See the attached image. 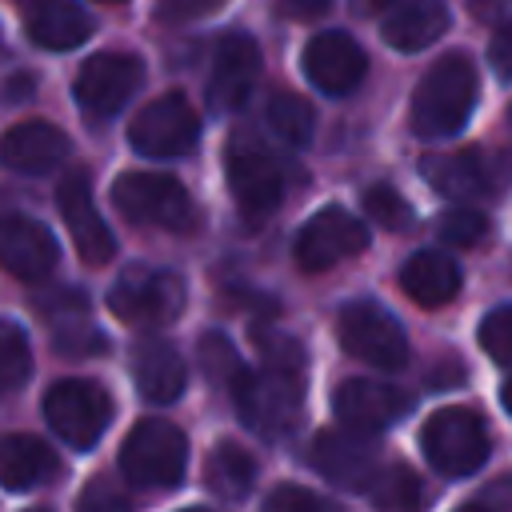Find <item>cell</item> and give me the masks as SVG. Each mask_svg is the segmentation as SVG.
<instances>
[{
    "instance_id": "obj_1",
    "label": "cell",
    "mask_w": 512,
    "mask_h": 512,
    "mask_svg": "<svg viewBox=\"0 0 512 512\" xmlns=\"http://www.w3.org/2000/svg\"><path fill=\"white\" fill-rule=\"evenodd\" d=\"M260 340L268 348V364L260 372L240 368L228 392L236 400L244 428L260 436H284L292 432L304 404V352L296 340H284V336L280 340L260 336Z\"/></svg>"
},
{
    "instance_id": "obj_2",
    "label": "cell",
    "mask_w": 512,
    "mask_h": 512,
    "mask_svg": "<svg viewBox=\"0 0 512 512\" xmlns=\"http://www.w3.org/2000/svg\"><path fill=\"white\" fill-rule=\"evenodd\" d=\"M476 108V68L468 56L448 52L440 56L412 96V132L420 140L456 136Z\"/></svg>"
},
{
    "instance_id": "obj_3",
    "label": "cell",
    "mask_w": 512,
    "mask_h": 512,
    "mask_svg": "<svg viewBox=\"0 0 512 512\" xmlns=\"http://www.w3.org/2000/svg\"><path fill=\"white\" fill-rule=\"evenodd\" d=\"M188 468V440L176 424L148 416L120 444V472L140 488H172Z\"/></svg>"
},
{
    "instance_id": "obj_4",
    "label": "cell",
    "mask_w": 512,
    "mask_h": 512,
    "mask_svg": "<svg viewBox=\"0 0 512 512\" xmlns=\"http://www.w3.org/2000/svg\"><path fill=\"white\" fill-rule=\"evenodd\" d=\"M420 448L428 456V464L444 476H472L488 452V428L472 408H440L424 420L420 428Z\"/></svg>"
},
{
    "instance_id": "obj_5",
    "label": "cell",
    "mask_w": 512,
    "mask_h": 512,
    "mask_svg": "<svg viewBox=\"0 0 512 512\" xmlns=\"http://www.w3.org/2000/svg\"><path fill=\"white\" fill-rule=\"evenodd\" d=\"M108 308L128 324H172L184 312V280L168 268H128L108 288Z\"/></svg>"
},
{
    "instance_id": "obj_6",
    "label": "cell",
    "mask_w": 512,
    "mask_h": 512,
    "mask_svg": "<svg viewBox=\"0 0 512 512\" xmlns=\"http://www.w3.org/2000/svg\"><path fill=\"white\" fill-rule=\"evenodd\" d=\"M44 420L68 448L84 452L104 436V428L112 420V400L96 380L68 376L44 392Z\"/></svg>"
},
{
    "instance_id": "obj_7",
    "label": "cell",
    "mask_w": 512,
    "mask_h": 512,
    "mask_svg": "<svg viewBox=\"0 0 512 512\" xmlns=\"http://www.w3.org/2000/svg\"><path fill=\"white\" fill-rule=\"evenodd\" d=\"M200 140V116L188 104L184 92H164L152 104H144L132 124H128V144L140 156L152 160H172V156H188Z\"/></svg>"
},
{
    "instance_id": "obj_8",
    "label": "cell",
    "mask_w": 512,
    "mask_h": 512,
    "mask_svg": "<svg viewBox=\"0 0 512 512\" xmlns=\"http://www.w3.org/2000/svg\"><path fill=\"white\" fill-rule=\"evenodd\" d=\"M112 204L136 224H152L168 232L192 228V200L184 184L164 172H124L112 184Z\"/></svg>"
},
{
    "instance_id": "obj_9",
    "label": "cell",
    "mask_w": 512,
    "mask_h": 512,
    "mask_svg": "<svg viewBox=\"0 0 512 512\" xmlns=\"http://www.w3.org/2000/svg\"><path fill=\"white\" fill-rule=\"evenodd\" d=\"M336 336L348 356L372 364V368H400L408 360V336L396 324V316L372 300H352L340 308Z\"/></svg>"
},
{
    "instance_id": "obj_10",
    "label": "cell",
    "mask_w": 512,
    "mask_h": 512,
    "mask_svg": "<svg viewBox=\"0 0 512 512\" xmlns=\"http://www.w3.org/2000/svg\"><path fill=\"white\" fill-rule=\"evenodd\" d=\"M144 64L128 52H96L76 72V104L92 120H112L140 88Z\"/></svg>"
},
{
    "instance_id": "obj_11",
    "label": "cell",
    "mask_w": 512,
    "mask_h": 512,
    "mask_svg": "<svg viewBox=\"0 0 512 512\" xmlns=\"http://www.w3.org/2000/svg\"><path fill=\"white\" fill-rule=\"evenodd\" d=\"M228 184H232L240 212L252 220L268 216L284 196L280 164L268 156V148L260 140H248V136H236L228 148Z\"/></svg>"
},
{
    "instance_id": "obj_12",
    "label": "cell",
    "mask_w": 512,
    "mask_h": 512,
    "mask_svg": "<svg viewBox=\"0 0 512 512\" xmlns=\"http://www.w3.org/2000/svg\"><path fill=\"white\" fill-rule=\"evenodd\" d=\"M364 248H368V224H360L344 208H320L296 236V264L304 272H328Z\"/></svg>"
},
{
    "instance_id": "obj_13",
    "label": "cell",
    "mask_w": 512,
    "mask_h": 512,
    "mask_svg": "<svg viewBox=\"0 0 512 512\" xmlns=\"http://www.w3.org/2000/svg\"><path fill=\"white\" fill-rule=\"evenodd\" d=\"M56 208H60V216H64V224H68V236H72V244H76V256H80L84 264H108L112 252H116V240H112L108 224L100 220V212H96V204H92V184H88V176H84L80 168L60 180V188H56Z\"/></svg>"
},
{
    "instance_id": "obj_14",
    "label": "cell",
    "mask_w": 512,
    "mask_h": 512,
    "mask_svg": "<svg viewBox=\"0 0 512 512\" xmlns=\"http://www.w3.org/2000/svg\"><path fill=\"white\" fill-rule=\"evenodd\" d=\"M312 468L320 476H328L332 484L340 488H352V492H368L376 472H380V460H376V448L352 432V428H328L312 440V452H308Z\"/></svg>"
},
{
    "instance_id": "obj_15",
    "label": "cell",
    "mask_w": 512,
    "mask_h": 512,
    "mask_svg": "<svg viewBox=\"0 0 512 512\" xmlns=\"http://www.w3.org/2000/svg\"><path fill=\"white\" fill-rule=\"evenodd\" d=\"M364 72H368V56H364V48L348 32H320L304 48V76L324 96L356 92Z\"/></svg>"
},
{
    "instance_id": "obj_16",
    "label": "cell",
    "mask_w": 512,
    "mask_h": 512,
    "mask_svg": "<svg viewBox=\"0 0 512 512\" xmlns=\"http://www.w3.org/2000/svg\"><path fill=\"white\" fill-rule=\"evenodd\" d=\"M60 260L56 236L32 216H0V268L16 280H44Z\"/></svg>"
},
{
    "instance_id": "obj_17",
    "label": "cell",
    "mask_w": 512,
    "mask_h": 512,
    "mask_svg": "<svg viewBox=\"0 0 512 512\" xmlns=\"http://www.w3.org/2000/svg\"><path fill=\"white\" fill-rule=\"evenodd\" d=\"M260 80V48L252 36L244 32H232L216 44V56H212V76H208V100L212 108L220 112H232L240 108L252 88Z\"/></svg>"
},
{
    "instance_id": "obj_18",
    "label": "cell",
    "mask_w": 512,
    "mask_h": 512,
    "mask_svg": "<svg viewBox=\"0 0 512 512\" xmlns=\"http://www.w3.org/2000/svg\"><path fill=\"white\" fill-rule=\"evenodd\" d=\"M332 408L352 432H380L408 412V396L384 380L352 376L332 392Z\"/></svg>"
},
{
    "instance_id": "obj_19",
    "label": "cell",
    "mask_w": 512,
    "mask_h": 512,
    "mask_svg": "<svg viewBox=\"0 0 512 512\" xmlns=\"http://www.w3.org/2000/svg\"><path fill=\"white\" fill-rule=\"evenodd\" d=\"M132 380H136V388H140L144 400L172 404V400L184 396L188 368H184V356L176 352L172 340L144 336V340L132 344Z\"/></svg>"
},
{
    "instance_id": "obj_20",
    "label": "cell",
    "mask_w": 512,
    "mask_h": 512,
    "mask_svg": "<svg viewBox=\"0 0 512 512\" xmlns=\"http://www.w3.org/2000/svg\"><path fill=\"white\" fill-rule=\"evenodd\" d=\"M68 136L48 120L12 124L0 136V164L12 172H48L68 156Z\"/></svg>"
},
{
    "instance_id": "obj_21",
    "label": "cell",
    "mask_w": 512,
    "mask_h": 512,
    "mask_svg": "<svg viewBox=\"0 0 512 512\" xmlns=\"http://www.w3.org/2000/svg\"><path fill=\"white\" fill-rule=\"evenodd\" d=\"M444 28H448L444 0H396L384 12L380 36L396 52H420V48L436 44L444 36Z\"/></svg>"
},
{
    "instance_id": "obj_22",
    "label": "cell",
    "mask_w": 512,
    "mask_h": 512,
    "mask_svg": "<svg viewBox=\"0 0 512 512\" xmlns=\"http://www.w3.org/2000/svg\"><path fill=\"white\" fill-rule=\"evenodd\" d=\"M52 476H56V452L44 440H36L28 432L0 436V484L8 492L40 488Z\"/></svg>"
},
{
    "instance_id": "obj_23",
    "label": "cell",
    "mask_w": 512,
    "mask_h": 512,
    "mask_svg": "<svg viewBox=\"0 0 512 512\" xmlns=\"http://www.w3.org/2000/svg\"><path fill=\"white\" fill-rule=\"evenodd\" d=\"M400 288H404L416 304L440 308V304H448V300L460 292V268H456L452 256L432 252V248H420V252H412V256L404 260V268H400Z\"/></svg>"
},
{
    "instance_id": "obj_24",
    "label": "cell",
    "mask_w": 512,
    "mask_h": 512,
    "mask_svg": "<svg viewBox=\"0 0 512 512\" xmlns=\"http://www.w3.org/2000/svg\"><path fill=\"white\" fill-rule=\"evenodd\" d=\"M24 32L32 44H40L48 52H68L92 36V20L72 0H40V4H32Z\"/></svg>"
},
{
    "instance_id": "obj_25",
    "label": "cell",
    "mask_w": 512,
    "mask_h": 512,
    "mask_svg": "<svg viewBox=\"0 0 512 512\" xmlns=\"http://www.w3.org/2000/svg\"><path fill=\"white\" fill-rule=\"evenodd\" d=\"M424 180L452 196V200H468V196H480L488 192V168H484V156L476 148H460V152H444V156H428L424 160Z\"/></svg>"
},
{
    "instance_id": "obj_26",
    "label": "cell",
    "mask_w": 512,
    "mask_h": 512,
    "mask_svg": "<svg viewBox=\"0 0 512 512\" xmlns=\"http://www.w3.org/2000/svg\"><path fill=\"white\" fill-rule=\"evenodd\" d=\"M204 480L224 500H244L256 484V460L240 444H216L204 460Z\"/></svg>"
},
{
    "instance_id": "obj_27",
    "label": "cell",
    "mask_w": 512,
    "mask_h": 512,
    "mask_svg": "<svg viewBox=\"0 0 512 512\" xmlns=\"http://www.w3.org/2000/svg\"><path fill=\"white\" fill-rule=\"evenodd\" d=\"M372 504L380 512H420V480L404 464H388L372 480Z\"/></svg>"
},
{
    "instance_id": "obj_28",
    "label": "cell",
    "mask_w": 512,
    "mask_h": 512,
    "mask_svg": "<svg viewBox=\"0 0 512 512\" xmlns=\"http://www.w3.org/2000/svg\"><path fill=\"white\" fill-rule=\"evenodd\" d=\"M268 124H272V132L284 140V144H292V148H300V144H308L312 140V108H308V100L304 96H296V92H276L272 100H268Z\"/></svg>"
},
{
    "instance_id": "obj_29",
    "label": "cell",
    "mask_w": 512,
    "mask_h": 512,
    "mask_svg": "<svg viewBox=\"0 0 512 512\" xmlns=\"http://www.w3.org/2000/svg\"><path fill=\"white\" fill-rule=\"evenodd\" d=\"M32 372V348L16 320H0V396H12Z\"/></svg>"
},
{
    "instance_id": "obj_30",
    "label": "cell",
    "mask_w": 512,
    "mask_h": 512,
    "mask_svg": "<svg viewBox=\"0 0 512 512\" xmlns=\"http://www.w3.org/2000/svg\"><path fill=\"white\" fill-rule=\"evenodd\" d=\"M364 212H368L380 228H388V232L412 228V208H408V200H404L396 188H388V184H372V188L364 192Z\"/></svg>"
},
{
    "instance_id": "obj_31",
    "label": "cell",
    "mask_w": 512,
    "mask_h": 512,
    "mask_svg": "<svg viewBox=\"0 0 512 512\" xmlns=\"http://www.w3.org/2000/svg\"><path fill=\"white\" fill-rule=\"evenodd\" d=\"M200 364H204V376L216 384V388H232V380L240 376V356H236V348L224 340V336H204L200 340Z\"/></svg>"
},
{
    "instance_id": "obj_32",
    "label": "cell",
    "mask_w": 512,
    "mask_h": 512,
    "mask_svg": "<svg viewBox=\"0 0 512 512\" xmlns=\"http://www.w3.org/2000/svg\"><path fill=\"white\" fill-rule=\"evenodd\" d=\"M436 232H440V240H448L456 248H472L488 236V220L476 208H452L436 220Z\"/></svg>"
},
{
    "instance_id": "obj_33",
    "label": "cell",
    "mask_w": 512,
    "mask_h": 512,
    "mask_svg": "<svg viewBox=\"0 0 512 512\" xmlns=\"http://www.w3.org/2000/svg\"><path fill=\"white\" fill-rule=\"evenodd\" d=\"M480 348L496 364H512V304H500L480 320Z\"/></svg>"
},
{
    "instance_id": "obj_34",
    "label": "cell",
    "mask_w": 512,
    "mask_h": 512,
    "mask_svg": "<svg viewBox=\"0 0 512 512\" xmlns=\"http://www.w3.org/2000/svg\"><path fill=\"white\" fill-rule=\"evenodd\" d=\"M264 512H340L332 500L308 492V488H296V484H280L268 492L264 500Z\"/></svg>"
},
{
    "instance_id": "obj_35",
    "label": "cell",
    "mask_w": 512,
    "mask_h": 512,
    "mask_svg": "<svg viewBox=\"0 0 512 512\" xmlns=\"http://www.w3.org/2000/svg\"><path fill=\"white\" fill-rule=\"evenodd\" d=\"M76 512H132V504L112 480H88L76 496Z\"/></svg>"
},
{
    "instance_id": "obj_36",
    "label": "cell",
    "mask_w": 512,
    "mask_h": 512,
    "mask_svg": "<svg viewBox=\"0 0 512 512\" xmlns=\"http://www.w3.org/2000/svg\"><path fill=\"white\" fill-rule=\"evenodd\" d=\"M224 0H156V16L168 20V24H188V20H200L208 12H216Z\"/></svg>"
},
{
    "instance_id": "obj_37",
    "label": "cell",
    "mask_w": 512,
    "mask_h": 512,
    "mask_svg": "<svg viewBox=\"0 0 512 512\" xmlns=\"http://www.w3.org/2000/svg\"><path fill=\"white\" fill-rule=\"evenodd\" d=\"M488 64L500 80H512V20L496 28V36L488 44Z\"/></svg>"
},
{
    "instance_id": "obj_38",
    "label": "cell",
    "mask_w": 512,
    "mask_h": 512,
    "mask_svg": "<svg viewBox=\"0 0 512 512\" xmlns=\"http://www.w3.org/2000/svg\"><path fill=\"white\" fill-rule=\"evenodd\" d=\"M328 4H332V0H280V8H284L288 16H296V20H312V16H320Z\"/></svg>"
},
{
    "instance_id": "obj_39",
    "label": "cell",
    "mask_w": 512,
    "mask_h": 512,
    "mask_svg": "<svg viewBox=\"0 0 512 512\" xmlns=\"http://www.w3.org/2000/svg\"><path fill=\"white\" fill-rule=\"evenodd\" d=\"M32 88H36V76H12V84L4 88V96H8V100H24Z\"/></svg>"
},
{
    "instance_id": "obj_40",
    "label": "cell",
    "mask_w": 512,
    "mask_h": 512,
    "mask_svg": "<svg viewBox=\"0 0 512 512\" xmlns=\"http://www.w3.org/2000/svg\"><path fill=\"white\" fill-rule=\"evenodd\" d=\"M392 4L396 0H352V12H360V16H384Z\"/></svg>"
},
{
    "instance_id": "obj_41",
    "label": "cell",
    "mask_w": 512,
    "mask_h": 512,
    "mask_svg": "<svg viewBox=\"0 0 512 512\" xmlns=\"http://www.w3.org/2000/svg\"><path fill=\"white\" fill-rule=\"evenodd\" d=\"M500 400H504V408L512 412V376H508V384H504V392H500Z\"/></svg>"
},
{
    "instance_id": "obj_42",
    "label": "cell",
    "mask_w": 512,
    "mask_h": 512,
    "mask_svg": "<svg viewBox=\"0 0 512 512\" xmlns=\"http://www.w3.org/2000/svg\"><path fill=\"white\" fill-rule=\"evenodd\" d=\"M456 512H484V508H476V504H468V508H456Z\"/></svg>"
},
{
    "instance_id": "obj_43",
    "label": "cell",
    "mask_w": 512,
    "mask_h": 512,
    "mask_svg": "<svg viewBox=\"0 0 512 512\" xmlns=\"http://www.w3.org/2000/svg\"><path fill=\"white\" fill-rule=\"evenodd\" d=\"M180 512H212V508H180Z\"/></svg>"
},
{
    "instance_id": "obj_44",
    "label": "cell",
    "mask_w": 512,
    "mask_h": 512,
    "mask_svg": "<svg viewBox=\"0 0 512 512\" xmlns=\"http://www.w3.org/2000/svg\"><path fill=\"white\" fill-rule=\"evenodd\" d=\"M24 512H52V508H24Z\"/></svg>"
},
{
    "instance_id": "obj_45",
    "label": "cell",
    "mask_w": 512,
    "mask_h": 512,
    "mask_svg": "<svg viewBox=\"0 0 512 512\" xmlns=\"http://www.w3.org/2000/svg\"><path fill=\"white\" fill-rule=\"evenodd\" d=\"M20 4H40V0H20Z\"/></svg>"
},
{
    "instance_id": "obj_46",
    "label": "cell",
    "mask_w": 512,
    "mask_h": 512,
    "mask_svg": "<svg viewBox=\"0 0 512 512\" xmlns=\"http://www.w3.org/2000/svg\"><path fill=\"white\" fill-rule=\"evenodd\" d=\"M100 4H120V0H100Z\"/></svg>"
}]
</instances>
